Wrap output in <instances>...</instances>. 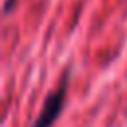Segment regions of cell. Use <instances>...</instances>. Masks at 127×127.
<instances>
[{
  "mask_svg": "<svg viewBox=\"0 0 127 127\" xmlns=\"http://www.w3.org/2000/svg\"><path fill=\"white\" fill-rule=\"evenodd\" d=\"M12 6H14V0H6V2H4V12L10 14V12H12Z\"/></svg>",
  "mask_w": 127,
  "mask_h": 127,
  "instance_id": "cell-2",
  "label": "cell"
},
{
  "mask_svg": "<svg viewBox=\"0 0 127 127\" xmlns=\"http://www.w3.org/2000/svg\"><path fill=\"white\" fill-rule=\"evenodd\" d=\"M65 93H67V75H65L64 81L58 85V89L52 91V93L46 97V103H44L38 119L32 123V127H52V125L56 123V119L60 117L62 109H64Z\"/></svg>",
  "mask_w": 127,
  "mask_h": 127,
  "instance_id": "cell-1",
  "label": "cell"
}]
</instances>
